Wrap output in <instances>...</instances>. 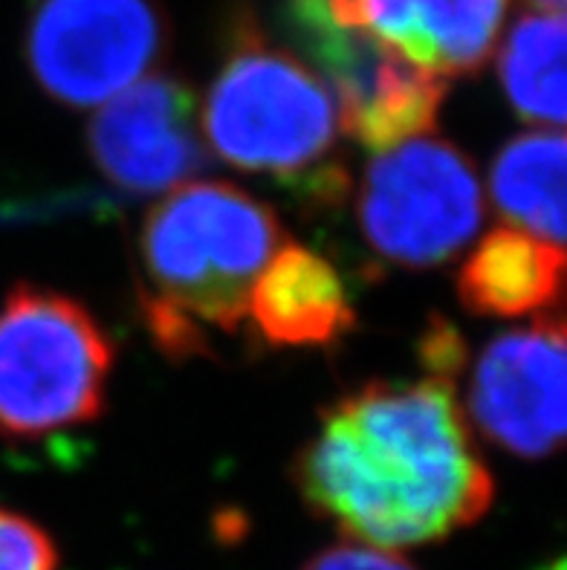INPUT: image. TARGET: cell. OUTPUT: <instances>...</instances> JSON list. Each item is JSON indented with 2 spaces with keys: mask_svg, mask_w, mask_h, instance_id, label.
I'll list each match as a JSON object with an SVG mask.
<instances>
[{
  "mask_svg": "<svg viewBox=\"0 0 567 570\" xmlns=\"http://www.w3.org/2000/svg\"><path fill=\"white\" fill-rule=\"evenodd\" d=\"M299 492L348 539L397 550L481 519L496 484L454 383H371L322 414L293 466Z\"/></svg>",
  "mask_w": 567,
  "mask_h": 570,
  "instance_id": "6da1fadb",
  "label": "cell"
},
{
  "mask_svg": "<svg viewBox=\"0 0 567 570\" xmlns=\"http://www.w3.org/2000/svg\"><path fill=\"white\" fill-rule=\"evenodd\" d=\"M281 220L232 183H183L139 229V311L154 345L172 360L206 351L208 331L232 333L252 284L281 246Z\"/></svg>",
  "mask_w": 567,
  "mask_h": 570,
  "instance_id": "7a4b0ae2",
  "label": "cell"
},
{
  "mask_svg": "<svg viewBox=\"0 0 567 570\" xmlns=\"http://www.w3.org/2000/svg\"><path fill=\"white\" fill-rule=\"evenodd\" d=\"M201 125L208 148L241 171L266 174L316 206L345 195L331 90L252 18H237L232 27Z\"/></svg>",
  "mask_w": 567,
  "mask_h": 570,
  "instance_id": "3957f363",
  "label": "cell"
},
{
  "mask_svg": "<svg viewBox=\"0 0 567 570\" xmlns=\"http://www.w3.org/2000/svg\"><path fill=\"white\" fill-rule=\"evenodd\" d=\"M114 342L76 298L14 284L0 304V434L36 441L94 423L105 409Z\"/></svg>",
  "mask_w": 567,
  "mask_h": 570,
  "instance_id": "277c9868",
  "label": "cell"
},
{
  "mask_svg": "<svg viewBox=\"0 0 567 570\" xmlns=\"http://www.w3.org/2000/svg\"><path fill=\"white\" fill-rule=\"evenodd\" d=\"M356 217L368 249L385 264L440 267L481 229L483 188L467 154L423 134L368 163Z\"/></svg>",
  "mask_w": 567,
  "mask_h": 570,
  "instance_id": "5b68a950",
  "label": "cell"
},
{
  "mask_svg": "<svg viewBox=\"0 0 567 570\" xmlns=\"http://www.w3.org/2000/svg\"><path fill=\"white\" fill-rule=\"evenodd\" d=\"M287 29L336 96L333 105L351 139L371 151H388L438 125L446 81L365 29L333 18L328 0H287Z\"/></svg>",
  "mask_w": 567,
  "mask_h": 570,
  "instance_id": "8992f818",
  "label": "cell"
},
{
  "mask_svg": "<svg viewBox=\"0 0 567 570\" xmlns=\"http://www.w3.org/2000/svg\"><path fill=\"white\" fill-rule=\"evenodd\" d=\"M168 47L157 0H36L23 52L50 99L94 108L151 76Z\"/></svg>",
  "mask_w": 567,
  "mask_h": 570,
  "instance_id": "52a82bcc",
  "label": "cell"
},
{
  "mask_svg": "<svg viewBox=\"0 0 567 570\" xmlns=\"http://www.w3.org/2000/svg\"><path fill=\"white\" fill-rule=\"evenodd\" d=\"M565 322L541 313L483 347L469 383V417L504 452L545 461L565 441Z\"/></svg>",
  "mask_w": 567,
  "mask_h": 570,
  "instance_id": "ba28073f",
  "label": "cell"
},
{
  "mask_svg": "<svg viewBox=\"0 0 567 570\" xmlns=\"http://www.w3.org/2000/svg\"><path fill=\"white\" fill-rule=\"evenodd\" d=\"M87 151L130 195H159L188 183L206 166L192 87L174 76L134 81L90 119Z\"/></svg>",
  "mask_w": 567,
  "mask_h": 570,
  "instance_id": "9c48e42d",
  "label": "cell"
},
{
  "mask_svg": "<svg viewBox=\"0 0 567 570\" xmlns=\"http://www.w3.org/2000/svg\"><path fill=\"white\" fill-rule=\"evenodd\" d=\"M328 9L443 79L472 76L487 65L510 0H328Z\"/></svg>",
  "mask_w": 567,
  "mask_h": 570,
  "instance_id": "30bf717a",
  "label": "cell"
},
{
  "mask_svg": "<svg viewBox=\"0 0 567 570\" xmlns=\"http://www.w3.org/2000/svg\"><path fill=\"white\" fill-rule=\"evenodd\" d=\"M246 313L270 347H328L356 327L345 278L322 253L295 240L261 269Z\"/></svg>",
  "mask_w": 567,
  "mask_h": 570,
  "instance_id": "8fae6325",
  "label": "cell"
},
{
  "mask_svg": "<svg viewBox=\"0 0 567 570\" xmlns=\"http://www.w3.org/2000/svg\"><path fill=\"white\" fill-rule=\"evenodd\" d=\"M454 289L475 316H541L561 304L565 253L530 232L496 226L463 261Z\"/></svg>",
  "mask_w": 567,
  "mask_h": 570,
  "instance_id": "7c38bea8",
  "label": "cell"
},
{
  "mask_svg": "<svg viewBox=\"0 0 567 570\" xmlns=\"http://www.w3.org/2000/svg\"><path fill=\"white\" fill-rule=\"evenodd\" d=\"M565 166L561 130H532L504 145L489 174V191L501 215L556 246L565 238Z\"/></svg>",
  "mask_w": 567,
  "mask_h": 570,
  "instance_id": "4fadbf2b",
  "label": "cell"
},
{
  "mask_svg": "<svg viewBox=\"0 0 567 570\" xmlns=\"http://www.w3.org/2000/svg\"><path fill=\"white\" fill-rule=\"evenodd\" d=\"M565 12L530 9L504 41L498 72L516 114L527 122L565 125Z\"/></svg>",
  "mask_w": 567,
  "mask_h": 570,
  "instance_id": "5bb4252c",
  "label": "cell"
},
{
  "mask_svg": "<svg viewBox=\"0 0 567 570\" xmlns=\"http://www.w3.org/2000/svg\"><path fill=\"white\" fill-rule=\"evenodd\" d=\"M0 570H58V550L36 521L0 507Z\"/></svg>",
  "mask_w": 567,
  "mask_h": 570,
  "instance_id": "9a60e30c",
  "label": "cell"
},
{
  "mask_svg": "<svg viewBox=\"0 0 567 570\" xmlns=\"http://www.w3.org/2000/svg\"><path fill=\"white\" fill-rule=\"evenodd\" d=\"M302 570H417L405 557L374 544L345 542L322 550Z\"/></svg>",
  "mask_w": 567,
  "mask_h": 570,
  "instance_id": "2e32d148",
  "label": "cell"
},
{
  "mask_svg": "<svg viewBox=\"0 0 567 570\" xmlns=\"http://www.w3.org/2000/svg\"><path fill=\"white\" fill-rule=\"evenodd\" d=\"M420 356H423V365L431 371V376L454 383V376L463 371L467 347H463V340L449 322L434 318L429 331H426L423 342H420Z\"/></svg>",
  "mask_w": 567,
  "mask_h": 570,
  "instance_id": "e0dca14e",
  "label": "cell"
},
{
  "mask_svg": "<svg viewBox=\"0 0 567 570\" xmlns=\"http://www.w3.org/2000/svg\"><path fill=\"white\" fill-rule=\"evenodd\" d=\"M532 9H550V12H561L565 9V0H530Z\"/></svg>",
  "mask_w": 567,
  "mask_h": 570,
  "instance_id": "ac0fdd59",
  "label": "cell"
},
{
  "mask_svg": "<svg viewBox=\"0 0 567 570\" xmlns=\"http://www.w3.org/2000/svg\"><path fill=\"white\" fill-rule=\"evenodd\" d=\"M539 570H565V562H561V559H556L554 564H547V568H539Z\"/></svg>",
  "mask_w": 567,
  "mask_h": 570,
  "instance_id": "d6986e66",
  "label": "cell"
}]
</instances>
